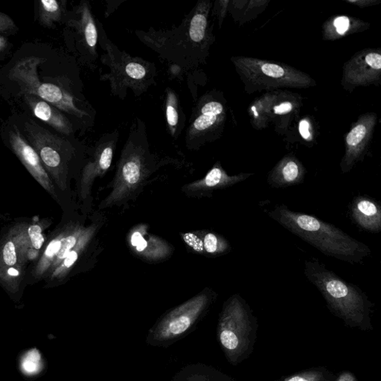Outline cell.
Wrapping results in <instances>:
<instances>
[{
	"label": "cell",
	"instance_id": "1",
	"mask_svg": "<svg viewBox=\"0 0 381 381\" xmlns=\"http://www.w3.org/2000/svg\"><path fill=\"white\" fill-rule=\"evenodd\" d=\"M211 8V1L201 0L179 26L169 30L137 31L136 34L160 58L179 66L182 71L195 68L205 63L213 43L209 26Z\"/></svg>",
	"mask_w": 381,
	"mask_h": 381
},
{
	"label": "cell",
	"instance_id": "2",
	"mask_svg": "<svg viewBox=\"0 0 381 381\" xmlns=\"http://www.w3.org/2000/svg\"><path fill=\"white\" fill-rule=\"evenodd\" d=\"M149 145L145 123L136 118L118 162L111 191L98 205V211L122 207L135 200L149 179L162 163Z\"/></svg>",
	"mask_w": 381,
	"mask_h": 381
},
{
	"label": "cell",
	"instance_id": "3",
	"mask_svg": "<svg viewBox=\"0 0 381 381\" xmlns=\"http://www.w3.org/2000/svg\"><path fill=\"white\" fill-rule=\"evenodd\" d=\"M268 214L281 226L328 256L355 263L371 255L367 245L313 215L292 211L283 204L277 205Z\"/></svg>",
	"mask_w": 381,
	"mask_h": 381
},
{
	"label": "cell",
	"instance_id": "4",
	"mask_svg": "<svg viewBox=\"0 0 381 381\" xmlns=\"http://www.w3.org/2000/svg\"><path fill=\"white\" fill-rule=\"evenodd\" d=\"M304 273L310 283L318 288L328 308L335 316L352 328L371 330L373 304L358 287L347 283L317 259L305 262Z\"/></svg>",
	"mask_w": 381,
	"mask_h": 381
},
{
	"label": "cell",
	"instance_id": "5",
	"mask_svg": "<svg viewBox=\"0 0 381 381\" xmlns=\"http://www.w3.org/2000/svg\"><path fill=\"white\" fill-rule=\"evenodd\" d=\"M97 24L98 41L105 51L100 61L110 69L108 73L100 76V80L110 83L111 94L123 100L129 90L139 97L157 85L156 65L120 51L108 38L103 24L97 21Z\"/></svg>",
	"mask_w": 381,
	"mask_h": 381
},
{
	"label": "cell",
	"instance_id": "6",
	"mask_svg": "<svg viewBox=\"0 0 381 381\" xmlns=\"http://www.w3.org/2000/svg\"><path fill=\"white\" fill-rule=\"evenodd\" d=\"M257 322L239 294L229 298L220 313L217 338L228 362L238 365L253 351Z\"/></svg>",
	"mask_w": 381,
	"mask_h": 381
},
{
	"label": "cell",
	"instance_id": "7",
	"mask_svg": "<svg viewBox=\"0 0 381 381\" xmlns=\"http://www.w3.org/2000/svg\"><path fill=\"white\" fill-rule=\"evenodd\" d=\"M216 298V293L205 288L185 303L165 312L147 331L146 343L167 349L183 340L205 318Z\"/></svg>",
	"mask_w": 381,
	"mask_h": 381
},
{
	"label": "cell",
	"instance_id": "8",
	"mask_svg": "<svg viewBox=\"0 0 381 381\" xmlns=\"http://www.w3.org/2000/svg\"><path fill=\"white\" fill-rule=\"evenodd\" d=\"M238 73L249 93L278 88H307L315 83L290 66L250 58H233Z\"/></svg>",
	"mask_w": 381,
	"mask_h": 381
},
{
	"label": "cell",
	"instance_id": "9",
	"mask_svg": "<svg viewBox=\"0 0 381 381\" xmlns=\"http://www.w3.org/2000/svg\"><path fill=\"white\" fill-rule=\"evenodd\" d=\"M226 118L225 107L213 93L204 95L192 109L186 134L189 150L197 151L217 140Z\"/></svg>",
	"mask_w": 381,
	"mask_h": 381
},
{
	"label": "cell",
	"instance_id": "10",
	"mask_svg": "<svg viewBox=\"0 0 381 381\" xmlns=\"http://www.w3.org/2000/svg\"><path fill=\"white\" fill-rule=\"evenodd\" d=\"M119 138L118 130L103 135L91 149L90 157L82 169L79 197L85 215L89 214L93 209L92 190L94 182L97 178L104 177L110 169Z\"/></svg>",
	"mask_w": 381,
	"mask_h": 381
},
{
	"label": "cell",
	"instance_id": "11",
	"mask_svg": "<svg viewBox=\"0 0 381 381\" xmlns=\"http://www.w3.org/2000/svg\"><path fill=\"white\" fill-rule=\"evenodd\" d=\"M35 145L45 167L62 192L68 188L71 164L77 157L78 151L68 140L56 138L53 143L46 144L36 140Z\"/></svg>",
	"mask_w": 381,
	"mask_h": 381
},
{
	"label": "cell",
	"instance_id": "12",
	"mask_svg": "<svg viewBox=\"0 0 381 381\" xmlns=\"http://www.w3.org/2000/svg\"><path fill=\"white\" fill-rule=\"evenodd\" d=\"M127 243L132 254L148 263L167 260L174 252V247L170 243L149 233L145 224H139L129 231Z\"/></svg>",
	"mask_w": 381,
	"mask_h": 381
},
{
	"label": "cell",
	"instance_id": "13",
	"mask_svg": "<svg viewBox=\"0 0 381 381\" xmlns=\"http://www.w3.org/2000/svg\"><path fill=\"white\" fill-rule=\"evenodd\" d=\"M375 113L362 115L345 137V153L340 164L342 172H350L365 155L376 125Z\"/></svg>",
	"mask_w": 381,
	"mask_h": 381
},
{
	"label": "cell",
	"instance_id": "14",
	"mask_svg": "<svg viewBox=\"0 0 381 381\" xmlns=\"http://www.w3.org/2000/svg\"><path fill=\"white\" fill-rule=\"evenodd\" d=\"M381 56L375 51L358 53L345 64L343 84L355 88L375 84L380 78Z\"/></svg>",
	"mask_w": 381,
	"mask_h": 381
},
{
	"label": "cell",
	"instance_id": "15",
	"mask_svg": "<svg viewBox=\"0 0 381 381\" xmlns=\"http://www.w3.org/2000/svg\"><path fill=\"white\" fill-rule=\"evenodd\" d=\"M253 175L254 174L244 173L234 176L228 175L218 162L203 178L182 187V192L191 197H210L214 192L233 187Z\"/></svg>",
	"mask_w": 381,
	"mask_h": 381
},
{
	"label": "cell",
	"instance_id": "16",
	"mask_svg": "<svg viewBox=\"0 0 381 381\" xmlns=\"http://www.w3.org/2000/svg\"><path fill=\"white\" fill-rule=\"evenodd\" d=\"M11 144L14 152L20 158L30 174L53 197L58 199L57 192L52 179L43 168L38 154L19 134H11Z\"/></svg>",
	"mask_w": 381,
	"mask_h": 381
},
{
	"label": "cell",
	"instance_id": "17",
	"mask_svg": "<svg viewBox=\"0 0 381 381\" xmlns=\"http://www.w3.org/2000/svg\"><path fill=\"white\" fill-rule=\"evenodd\" d=\"M189 249L194 254L208 257H218L229 254L231 247L222 236L207 230H197L181 234Z\"/></svg>",
	"mask_w": 381,
	"mask_h": 381
},
{
	"label": "cell",
	"instance_id": "18",
	"mask_svg": "<svg viewBox=\"0 0 381 381\" xmlns=\"http://www.w3.org/2000/svg\"><path fill=\"white\" fill-rule=\"evenodd\" d=\"M77 13L79 15L78 20L74 22L80 38V43L85 48L88 61L93 68L94 63L98 58L97 51L98 43V29L97 21L95 20L91 6L89 2H83Z\"/></svg>",
	"mask_w": 381,
	"mask_h": 381
},
{
	"label": "cell",
	"instance_id": "19",
	"mask_svg": "<svg viewBox=\"0 0 381 381\" xmlns=\"http://www.w3.org/2000/svg\"><path fill=\"white\" fill-rule=\"evenodd\" d=\"M351 218L361 229L377 234L381 231V207L367 196L354 198L350 207Z\"/></svg>",
	"mask_w": 381,
	"mask_h": 381
},
{
	"label": "cell",
	"instance_id": "20",
	"mask_svg": "<svg viewBox=\"0 0 381 381\" xmlns=\"http://www.w3.org/2000/svg\"><path fill=\"white\" fill-rule=\"evenodd\" d=\"M306 170L302 163L293 156L281 160L270 172L268 184L276 189H284L303 183Z\"/></svg>",
	"mask_w": 381,
	"mask_h": 381
},
{
	"label": "cell",
	"instance_id": "21",
	"mask_svg": "<svg viewBox=\"0 0 381 381\" xmlns=\"http://www.w3.org/2000/svg\"><path fill=\"white\" fill-rule=\"evenodd\" d=\"M165 114L169 134L177 140L186 125L187 115L177 93L170 88L165 90Z\"/></svg>",
	"mask_w": 381,
	"mask_h": 381
},
{
	"label": "cell",
	"instance_id": "22",
	"mask_svg": "<svg viewBox=\"0 0 381 381\" xmlns=\"http://www.w3.org/2000/svg\"><path fill=\"white\" fill-rule=\"evenodd\" d=\"M171 381H236L217 369L197 362L188 364L172 377Z\"/></svg>",
	"mask_w": 381,
	"mask_h": 381
},
{
	"label": "cell",
	"instance_id": "23",
	"mask_svg": "<svg viewBox=\"0 0 381 381\" xmlns=\"http://www.w3.org/2000/svg\"><path fill=\"white\" fill-rule=\"evenodd\" d=\"M33 111L38 118L51 125L64 135L70 136L74 132L73 125L71 121L46 103H36L33 105Z\"/></svg>",
	"mask_w": 381,
	"mask_h": 381
},
{
	"label": "cell",
	"instance_id": "24",
	"mask_svg": "<svg viewBox=\"0 0 381 381\" xmlns=\"http://www.w3.org/2000/svg\"><path fill=\"white\" fill-rule=\"evenodd\" d=\"M66 224L61 228L57 236H56L46 247L36 270V276L44 274L49 268H52L53 263L61 249L63 238L66 231Z\"/></svg>",
	"mask_w": 381,
	"mask_h": 381
},
{
	"label": "cell",
	"instance_id": "25",
	"mask_svg": "<svg viewBox=\"0 0 381 381\" xmlns=\"http://www.w3.org/2000/svg\"><path fill=\"white\" fill-rule=\"evenodd\" d=\"M276 381H335V376L324 368L313 369Z\"/></svg>",
	"mask_w": 381,
	"mask_h": 381
},
{
	"label": "cell",
	"instance_id": "26",
	"mask_svg": "<svg viewBox=\"0 0 381 381\" xmlns=\"http://www.w3.org/2000/svg\"><path fill=\"white\" fill-rule=\"evenodd\" d=\"M21 370L28 376H35L42 372V356L37 349L28 351L24 355L21 362Z\"/></svg>",
	"mask_w": 381,
	"mask_h": 381
},
{
	"label": "cell",
	"instance_id": "27",
	"mask_svg": "<svg viewBox=\"0 0 381 381\" xmlns=\"http://www.w3.org/2000/svg\"><path fill=\"white\" fill-rule=\"evenodd\" d=\"M16 263H18V253H16L15 243L13 240H9L3 245L0 251V265H3L0 271L6 268H7L6 271L9 268H14Z\"/></svg>",
	"mask_w": 381,
	"mask_h": 381
},
{
	"label": "cell",
	"instance_id": "28",
	"mask_svg": "<svg viewBox=\"0 0 381 381\" xmlns=\"http://www.w3.org/2000/svg\"><path fill=\"white\" fill-rule=\"evenodd\" d=\"M31 244L36 250H40L45 240L42 234V229L39 225H31L28 229Z\"/></svg>",
	"mask_w": 381,
	"mask_h": 381
},
{
	"label": "cell",
	"instance_id": "29",
	"mask_svg": "<svg viewBox=\"0 0 381 381\" xmlns=\"http://www.w3.org/2000/svg\"><path fill=\"white\" fill-rule=\"evenodd\" d=\"M333 27L335 28L336 34L339 36H344L351 28V21L348 16H338L333 23Z\"/></svg>",
	"mask_w": 381,
	"mask_h": 381
},
{
	"label": "cell",
	"instance_id": "30",
	"mask_svg": "<svg viewBox=\"0 0 381 381\" xmlns=\"http://www.w3.org/2000/svg\"><path fill=\"white\" fill-rule=\"evenodd\" d=\"M41 4L46 12L51 14L57 13L59 9V5L56 0H42Z\"/></svg>",
	"mask_w": 381,
	"mask_h": 381
},
{
	"label": "cell",
	"instance_id": "31",
	"mask_svg": "<svg viewBox=\"0 0 381 381\" xmlns=\"http://www.w3.org/2000/svg\"><path fill=\"white\" fill-rule=\"evenodd\" d=\"M310 124L306 120H303L300 122V132L303 139L310 140L311 135L309 131Z\"/></svg>",
	"mask_w": 381,
	"mask_h": 381
},
{
	"label": "cell",
	"instance_id": "32",
	"mask_svg": "<svg viewBox=\"0 0 381 381\" xmlns=\"http://www.w3.org/2000/svg\"><path fill=\"white\" fill-rule=\"evenodd\" d=\"M293 108V106L291 103H284L276 106L274 111L277 115H283L291 112Z\"/></svg>",
	"mask_w": 381,
	"mask_h": 381
},
{
	"label": "cell",
	"instance_id": "33",
	"mask_svg": "<svg viewBox=\"0 0 381 381\" xmlns=\"http://www.w3.org/2000/svg\"><path fill=\"white\" fill-rule=\"evenodd\" d=\"M123 3V1H108V4L109 6H111V7L108 6L107 9L105 11V18L108 19V16L113 14L115 10H117L120 5H121Z\"/></svg>",
	"mask_w": 381,
	"mask_h": 381
},
{
	"label": "cell",
	"instance_id": "34",
	"mask_svg": "<svg viewBox=\"0 0 381 381\" xmlns=\"http://www.w3.org/2000/svg\"><path fill=\"white\" fill-rule=\"evenodd\" d=\"M335 381H357L354 376L350 373H344Z\"/></svg>",
	"mask_w": 381,
	"mask_h": 381
}]
</instances>
